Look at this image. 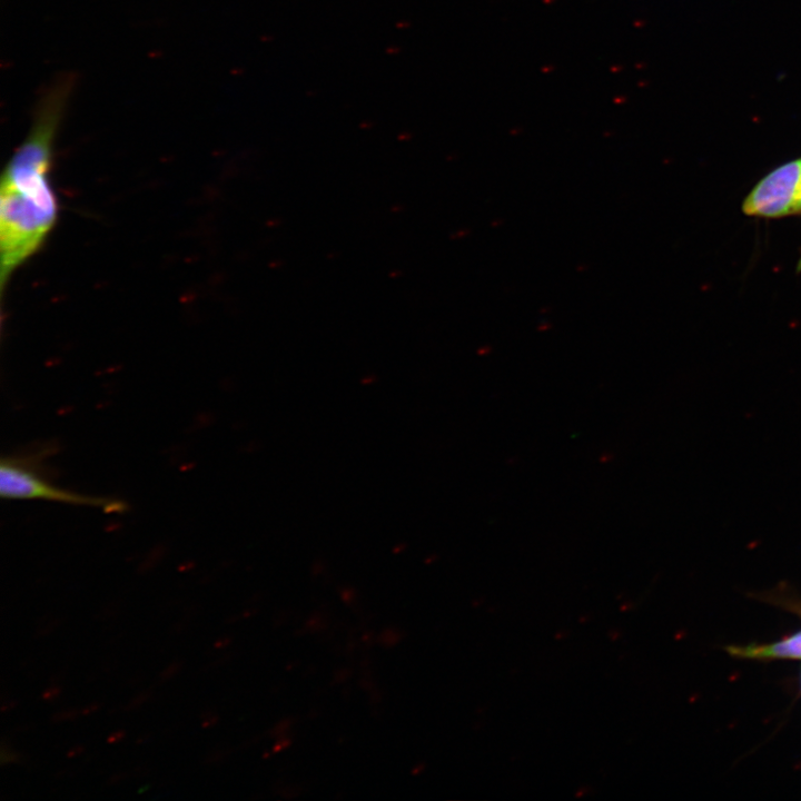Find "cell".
Returning a JSON list of instances; mask_svg holds the SVG:
<instances>
[{"label":"cell","instance_id":"3","mask_svg":"<svg viewBox=\"0 0 801 801\" xmlns=\"http://www.w3.org/2000/svg\"><path fill=\"white\" fill-rule=\"evenodd\" d=\"M746 215L783 217L801 212V160L788 162L765 176L742 205Z\"/></svg>","mask_w":801,"mask_h":801},{"label":"cell","instance_id":"6","mask_svg":"<svg viewBox=\"0 0 801 801\" xmlns=\"http://www.w3.org/2000/svg\"><path fill=\"white\" fill-rule=\"evenodd\" d=\"M180 669L179 662H174L169 666L166 668V670L161 673L160 678L162 680H167L171 676H174Z\"/></svg>","mask_w":801,"mask_h":801},{"label":"cell","instance_id":"7","mask_svg":"<svg viewBox=\"0 0 801 801\" xmlns=\"http://www.w3.org/2000/svg\"><path fill=\"white\" fill-rule=\"evenodd\" d=\"M217 722V716L214 713L205 712L201 718V724L204 728H208Z\"/></svg>","mask_w":801,"mask_h":801},{"label":"cell","instance_id":"9","mask_svg":"<svg viewBox=\"0 0 801 801\" xmlns=\"http://www.w3.org/2000/svg\"><path fill=\"white\" fill-rule=\"evenodd\" d=\"M148 695H149L148 692H144V693H140L139 695H137V696L129 703L128 709H132V708H136L137 705L141 704L144 701L147 700Z\"/></svg>","mask_w":801,"mask_h":801},{"label":"cell","instance_id":"2","mask_svg":"<svg viewBox=\"0 0 801 801\" xmlns=\"http://www.w3.org/2000/svg\"><path fill=\"white\" fill-rule=\"evenodd\" d=\"M52 448H41L26 455L3 456L0 462V495L4 500H42L71 505L91 506L106 513H123L125 502L63 490L43 478L42 462Z\"/></svg>","mask_w":801,"mask_h":801},{"label":"cell","instance_id":"12","mask_svg":"<svg viewBox=\"0 0 801 801\" xmlns=\"http://www.w3.org/2000/svg\"><path fill=\"white\" fill-rule=\"evenodd\" d=\"M97 709H99V704H98V703H92V704L86 706V708L81 711V713H82V714H89V713L95 712Z\"/></svg>","mask_w":801,"mask_h":801},{"label":"cell","instance_id":"8","mask_svg":"<svg viewBox=\"0 0 801 801\" xmlns=\"http://www.w3.org/2000/svg\"><path fill=\"white\" fill-rule=\"evenodd\" d=\"M59 693H60V688L56 686V685H51L42 693V698L44 700H51V699H55L56 696H58Z\"/></svg>","mask_w":801,"mask_h":801},{"label":"cell","instance_id":"1","mask_svg":"<svg viewBox=\"0 0 801 801\" xmlns=\"http://www.w3.org/2000/svg\"><path fill=\"white\" fill-rule=\"evenodd\" d=\"M76 77L57 76L40 92L27 136L3 168L0 184L1 293L13 273L43 246L59 202L51 184L53 148Z\"/></svg>","mask_w":801,"mask_h":801},{"label":"cell","instance_id":"13","mask_svg":"<svg viewBox=\"0 0 801 801\" xmlns=\"http://www.w3.org/2000/svg\"><path fill=\"white\" fill-rule=\"evenodd\" d=\"M228 643H229V639L222 637L215 643V647L216 649L225 647L226 645H228Z\"/></svg>","mask_w":801,"mask_h":801},{"label":"cell","instance_id":"4","mask_svg":"<svg viewBox=\"0 0 801 801\" xmlns=\"http://www.w3.org/2000/svg\"><path fill=\"white\" fill-rule=\"evenodd\" d=\"M729 652L749 659H801V631L781 642L768 645L731 646Z\"/></svg>","mask_w":801,"mask_h":801},{"label":"cell","instance_id":"11","mask_svg":"<svg viewBox=\"0 0 801 801\" xmlns=\"http://www.w3.org/2000/svg\"><path fill=\"white\" fill-rule=\"evenodd\" d=\"M613 457H614V456H613V454H612L611 452H603V453L600 455L599 459H600L601 463H609V462H611V461L613 459Z\"/></svg>","mask_w":801,"mask_h":801},{"label":"cell","instance_id":"10","mask_svg":"<svg viewBox=\"0 0 801 801\" xmlns=\"http://www.w3.org/2000/svg\"><path fill=\"white\" fill-rule=\"evenodd\" d=\"M125 734H126V733H125V731H122V730L112 732V733L107 738V741H108V743L118 742V741H120V740L125 736Z\"/></svg>","mask_w":801,"mask_h":801},{"label":"cell","instance_id":"5","mask_svg":"<svg viewBox=\"0 0 801 801\" xmlns=\"http://www.w3.org/2000/svg\"><path fill=\"white\" fill-rule=\"evenodd\" d=\"M77 714H78L77 710H67V711L58 712L57 714L53 715L52 719L56 722L65 721V720L75 719L77 716Z\"/></svg>","mask_w":801,"mask_h":801},{"label":"cell","instance_id":"14","mask_svg":"<svg viewBox=\"0 0 801 801\" xmlns=\"http://www.w3.org/2000/svg\"><path fill=\"white\" fill-rule=\"evenodd\" d=\"M82 750H83V748L80 745L71 748V750L68 752V756H70V758L76 756L77 754L81 753Z\"/></svg>","mask_w":801,"mask_h":801},{"label":"cell","instance_id":"15","mask_svg":"<svg viewBox=\"0 0 801 801\" xmlns=\"http://www.w3.org/2000/svg\"><path fill=\"white\" fill-rule=\"evenodd\" d=\"M16 704H17L16 701H11V702L3 703V705H2V711H6L7 709H11V708L14 706Z\"/></svg>","mask_w":801,"mask_h":801}]
</instances>
